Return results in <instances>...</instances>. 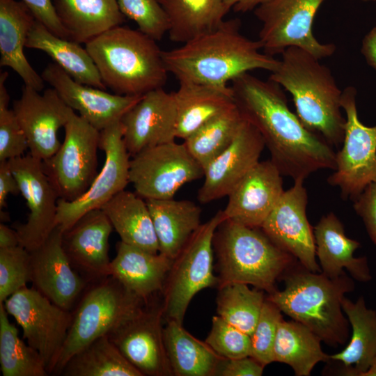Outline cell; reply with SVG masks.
Instances as JSON below:
<instances>
[{
  "label": "cell",
  "instance_id": "obj_46",
  "mask_svg": "<svg viewBox=\"0 0 376 376\" xmlns=\"http://www.w3.org/2000/svg\"><path fill=\"white\" fill-rule=\"evenodd\" d=\"M353 202L355 212L363 220L370 239L376 245V181L368 184Z\"/></svg>",
  "mask_w": 376,
  "mask_h": 376
},
{
  "label": "cell",
  "instance_id": "obj_41",
  "mask_svg": "<svg viewBox=\"0 0 376 376\" xmlns=\"http://www.w3.org/2000/svg\"><path fill=\"white\" fill-rule=\"evenodd\" d=\"M8 73L0 75V161L24 155L29 149L26 137L13 109H8L10 96L6 87Z\"/></svg>",
  "mask_w": 376,
  "mask_h": 376
},
{
  "label": "cell",
  "instance_id": "obj_18",
  "mask_svg": "<svg viewBox=\"0 0 376 376\" xmlns=\"http://www.w3.org/2000/svg\"><path fill=\"white\" fill-rule=\"evenodd\" d=\"M39 92L24 85L12 109L26 137L29 154L45 162L59 149L61 143L57 133L75 111L54 88L42 95Z\"/></svg>",
  "mask_w": 376,
  "mask_h": 376
},
{
  "label": "cell",
  "instance_id": "obj_39",
  "mask_svg": "<svg viewBox=\"0 0 376 376\" xmlns=\"http://www.w3.org/2000/svg\"><path fill=\"white\" fill-rule=\"evenodd\" d=\"M0 365L3 376L49 375L38 352L19 337L3 304H0Z\"/></svg>",
  "mask_w": 376,
  "mask_h": 376
},
{
  "label": "cell",
  "instance_id": "obj_54",
  "mask_svg": "<svg viewBox=\"0 0 376 376\" xmlns=\"http://www.w3.org/2000/svg\"><path fill=\"white\" fill-rule=\"evenodd\" d=\"M361 1H366V2L376 1V0H361Z\"/></svg>",
  "mask_w": 376,
  "mask_h": 376
},
{
  "label": "cell",
  "instance_id": "obj_24",
  "mask_svg": "<svg viewBox=\"0 0 376 376\" xmlns=\"http://www.w3.org/2000/svg\"><path fill=\"white\" fill-rule=\"evenodd\" d=\"M113 226L102 209L84 214L63 233V246L73 268L88 282L108 276Z\"/></svg>",
  "mask_w": 376,
  "mask_h": 376
},
{
  "label": "cell",
  "instance_id": "obj_27",
  "mask_svg": "<svg viewBox=\"0 0 376 376\" xmlns=\"http://www.w3.org/2000/svg\"><path fill=\"white\" fill-rule=\"evenodd\" d=\"M35 21L23 1L0 0V65L9 67L22 78L24 85L41 91L45 81L24 52Z\"/></svg>",
  "mask_w": 376,
  "mask_h": 376
},
{
  "label": "cell",
  "instance_id": "obj_22",
  "mask_svg": "<svg viewBox=\"0 0 376 376\" xmlns=\"http://www.w3.org/2000/svg\"><path fill=\"white\" fill-rule=\"evenodd\" d=\"M61 99L100 132L120 121L143 96L112 94L75 81L55 63L40 75Z\"/></svg>",
  "mask_w": 376,
  "mask_h": 376
},
{
  "label": "cell",
  "instance_id": "obj_6",
  "mask_svg": "<svg viewBox=\"0 0 376 376\" xmlns=\"http://www.w3.org/2000/svg\"><path fill=\"white\" fill-rule=\"evenodd\" d=\"M217 258L218 288L244 283L265 290H276L275 283L295 258L281 249L260 228L246 226L228 219L217 227L213 239Z\"/></svg>",
  "mask_w": 376,
  "mask_h": 376
},
{
  "label": "cell",
  "instance_id": "obj_51",
  "mask_svg": "<svg viewBox=\"0 0 376 376\" xmlns=\"http://www.w3.org/2000/svg\"><path fill=\"white\" fill-rule=\"evenodd\" d=\"M269 1L271 0H224V3L228 10L233 8L236 12L246 13L255 10Z\"/></svg>",
  "mask_w": 376,
  "mask_h": 376
},
{
  "label": "cell",
  "instance_id": "obj_33",
  "mask_svg": "<svg viewBox=\"0 0 376 376\" xmlns=\"http://www.w3.org/2000/svg\"><path fill=\"white\" fill-rule=\"evenodd\" d=\"M121 241L152 253L159 244L146 200L136 193L123 190L102 208Z\"/></svg>",
  "mask_w": 376,
  "mask_h": 376
},
{
  "label": "cell",
  "instance_id": "obj_42",
  "mask_svg": "<svg viewBox=\"0 0 376 376\" xmlns=\"http://www.w3.org/2000/svg\"><path fill=\"white\" fill-rule=\"evenodd\" d=\"M30 281V252L22 245L0 249V304Z\"/></svg>",
  "mask_w": 376,
  "mask_h": 376
},
{
  "label": "cell",
  "instance_id": "obj_2",
  "mask_svg": "<svg viewBox=\"0 0 376 376\" xmlns=\"http://www.w3.org/2000/svg\"><path fill=\"white\" fill-rule=\"evenodd\" d=\"M238 19L224 20L216 29L180 47L163 51L168 72L179 82L225 87L254 70L273 72L279 59L263 50L260 42L244 36Z\"/></svg>",
  "mask_w": 376,
  "mask_h": 376
},
{
  "label": "cell",
  "instance_id": "obj_25",
  "mask_svg": "<svg viewBox=\"0 0 376 376\" xmlns=\"http://www.w3.org/2000/svg\"><path fill=\"white\" fill-rule=\"evenodd\" d=\"M173 261L159 252H149L120 241L111 260L109 276L148 302L162 292Z\"/></svg>",
  "mask_w": 376,
  "mask_h": 376
},
{
  "label": "cell",
  "instance_id": "obj_15",
  "mask_svg": "<svg viewBox=\"0 0 376 376\" xmlns=\"http://www.w3.org/2000/svg\"><path fill=\"white\" fill-rule=\"evenodd\" d=\"M29 213L25 224L15 226L19 244L29 252L38 248L56 226L59 196L43 168L30 154L8 160Z\"/></svg>",
  "mask_w": 376,
  "mask_h": 376
},
{
  "label": "cell",
  "instance_id": "obj_21",
  "mask_svg": "<svg viewBox=\"0 0 376 376\" xmlns=\"http://www.w3.org/2000/svg\"><path fill=\"white\" fill-rule=\"evenodd\" d=\"M265 147L258 130L244 119L228 147L204 169V181L198 200L206 204L228 196L259 162Z\"/></svg>",
  "mask_w": 376,
  "mask_h": 376
},
{
  "label": "cell",
  "instance_id": "obj_28",
  "mask_svg": "<svg viewBox=\"0 0 376 376\" xmlns=\"http://www.w3.org/2000/svg\"><path fill=\"white\" fill-rule=\"evenodd\" d=\"M173 92L177 110L176 137L186 139L206 122L233 106L230 86L179 82Z\"/></svg>",
  "mask_w": 376,
  "mask_h": 376
},
{
  "label": "cell",
  "instance_id": "obj_11",
  "mask_svg": "<svg viewBox=\"0 0 376 376\" xmlns=\"http://www.w3.org/2000/svg\"><path fill=\"white\" fill-rule=\"evenodd\" d=\"M64 129L59 149L42 164L59 198L71 201L88 189L97 174L100 132L75 112Z\"/></svg>",
  "mask_w": 376,
  "mask_h": 376
},
{
  "label": "cell",
  "instance_id": "obj_9",
  "mask_svg": "<svg viewBox=\"0 0 376 376\" xmlns=\"http://www.w3.org/2000/svg\"><path fill=\"white\" fill-rule=\"evenodd\" d=\"M324 0H271L254 10L262 23L258 41L265 53L281 54L290 47L301 48L317 58L331 56L333 43H322L314 36V18Z\"/></svg>",
  "mask_w": 376,
  "mask_h": 376
},
{
  "label": "cell",
  "instance_id": "obj_4",
  "mask_svg": "<svg viewBox=\"0 0 376 376\" xmlns=\"http://www.w3.org/2000/svg\"><path fill=\"white\" fill-rule=\"evenodd\" d=\"M85 45L103 83L116 94L141 96L166 82L163 51L139 29L119 25Z\"/></svg>",
  "mask_w": 376,
  "mask_h": 376
},
{
  "label": "cell",
  "instance_id": "obj_31",
  "mask_svg": "<svg viewBox=\"0 0 376 376\" xmlns=\"http://www.w3.org/2000/svg\"><path fill=\"white\" fill-rule=\"evenodd\" d=\"M52 1L70 40L79 43L86 44L125 21L117 0Z\"/></svg>",
  "mask_w": 376,
  "mask_h": 376
},
{
  "label": "cell",
  "instance_id": "obj_16",
  "mask_svg": "<svg viewBox=\"0 0 376 376\" xmlns=\"http://www.w3.org/2000/svg\"><path fill=\"white\" fill-rule=\"evenodd\" d=\"M150 301L107 336L143 376L173 375L164 341L162 303Z\"/></svg>",
  "mask_w": 376,
  "mask_h": 376
},
{
  "label": "cell",
  "instance_id": "obj_50",
  "mask_svg": "<svg viewBox=\"0 0 376 376\" xmlns=\"http://www.w3.org/2000/svg\"><path fill=\"white\" fill-rule=\"evenodd\" d=\"M361 52L366 63L376 71V26L363 38Z\"/></svg>",
  "mask_w": 376,
  "mask_h": 376
},
{
  "label": "cell",
  "instance_id": "obj_47",
  "mask_svg": "<svg viewBox=\"0 0 376 376\" xmlns=\"http://www.w3.org/2000/svg\"><path fill=\"white\" fill-rule=\"evenodd\" d=\"M35 19L54 35L67 40L70 36L60 21L52 0H22Z\"/></svg>",
  "mask_w": 376,
  "mask_h": 376
},
{
  "label": "cell",
  "instance_id": "obj_35",
  "mask_svg": "<svg viewBox=\"0 0 376 376\" xmlns=\"http://www.w3.org/2000/svg\"><path fill=\"white\" fill-rule=\"evenodd\" d=\"M165 349L173 375L212 376L221 357L173 320L163 329Z\"/></svg>",
  "mask_w": 376,
  "mask_h": 376
},
{
  "label": "cell",
  "instance_id": "obj_37",
  "mask_svg": "<svg viewBox=\"0 0 376 376\" xmlns=\"http://www.w3.org/2000/svg\"><path fill=\"white\" fill-rule=\"evenodd\" d=\"M64 376H143L108 336H101L74 354L62 368Z\"/></svg>",
  "mask_w": 376,
  "mask_h": 376
},
{
  "label": "cell",
  "instance_id": "obj_5",
  "mask_svg": "<svg viewBox=\"0 0 376 376\" xmlns=\"http://www.w3.org/2000/svg\"><path fill=\"white\" fill-rule=\"evenodd\" d=\"M282 277L284 289L276 290L266 299L293 320L305 325L328 345L344 344L350 330L342 301L345 293L354 290L353 280L345 273L329 278L303 266L295 270L290 268Z\"/></svg>",
  "mask_w": 376,
  "mask_h": 376
},
{
  "label": "cell",
  "instance_id": "obj_45",
  "mask_svg": "<svg viewBox=\"0 0 376 376\" xmlns=\"http://www.w3.org/2000/svg\"><path fill=\"white\" fill-rule=\"evenodd\" d=\"M280 309L265 299L261 313L251 336V355L263 366L274 362L273 350L279 322L283 319Z\"/></svg>",
  "mask_w": 376,
  "mask_h": 376
},
{
  "label": "cell",
  "instance_id": "obj_53",
  "mask_svg": "<svg viewBox=\"0 0 376 376\" xmlns=\"http://www.w3.org/2000/svg\"><path fill=\"white\" fill-rule=\"evenodd\" d=\"M376 375V359L374 361L369 369L366 372L363 376Z\"/></svg>",
  "mask_w": 376,
  "mask_h": 376
},
{
  "label": "cell",
  "instance_id": "obj_7",
  "mask_svg": "<svg viewBox=\"0 0 376 376\" xmlns=\"http://www.w3.org/2000/svg\"><path fill=\"white\" fill-rule=\"evenodd\" d=\"M91 282L72 313L71 325L53 373L59 375L74 354L135 317L148 302L111 276Z\"/></svg>",
  "mask_w": 376,
  "mask_h": 376
},
{
  "label": "cell",
  "instance_id": "obj_43",
  "mask_svg": "<svg viewBox=\"0 0 376 376\" xmlns=\"http://www.w3.org/2000/svg\"><path fill=\"white\" fill-rule=\"evenodd\" d=\"M117 3L123 15L150 38L160 40L168 33L169 19L157 0H117Z\"/></svg>",
  "mask_w": 376,
  "mask_h": 376
},
{
  "label": "cell",
  "instance_id": "obj_23",
  "mask_svg": "<svg viewBox=\"0 0 376 376\" xmlns=\"http://www.w3.org/2000/svg\"><path fill=\"white\" fill-rule=\"evenodd\" d=\"M282 176L270 159L260 161L228 194L226 219L260 228L284 191Z\"/></svg>",
  "mask_w": 376,
  "mask_h": 376
},
{
  "label": "cell",
  "instance_id": "obj_38",
  "mask_svg": "<svg viewBox=\"0 0 376 376\" xmlns=\"http://www.w3.org/2000/svg\"><path fill=\"white\" fill-rule=\"evenodd\" d=\"M244 120L235 104L206 122L185 139L184 143L204 169L232 143Z\"/></svg>",
  "mask_w": 376,
  "mask_h": 376
},
{
  "label": "cell",
  "instance_id": "obj_8",
  "mask_svg": "<svg viewBox=\"0 0 376 376\" xmlns=\"http://www.w3.org/2000/svg\"><path fill=\"white\" fill-rule=\"evenodd\" d=\"M226 219L223 210L193 233L173 259L162 290L164 318L182 323L187 307L200 290L217 286L213 274V239L219 225Z\"/></svg>",
  "mask_w": 376,
  "mask_h": 376
},
{
  "label": "cell",
  "instance_id": "obj_52",
  "mask_svg": "<svg viewBox=\"0 0 376 376\" xmlns=\"http://www.w3.org/2000/svg\"><path fill=\"white\" fill-rule=\"evenodd\" d=\"M17 233L3 223L0 224V249H8L19 245Z\"/></svg>",
  "mask_w": 376,
  "mask_h": 376
},
{
  "label": "cell",
  "instance_id": "obj_3",
  "mask_svg": "<svg viewBox=\"0 0 376 376\" xmlns=\"http://www.w3.org/2000/svg\"><path fill=\"white\" fill-rule=\"evenodd\" d=\"M269 79L288 91L302 125L331 146L343 144L342 91L328 67L299 47L285 49Z\"/></svg>",
  "mask_w": 376,
  "mask_h": 376
},
{
  "label": "cell",
  "instance_id": "obj_29",
  "mask_svg": "<svg viewBox=\"0 0 376 376\" xmlns=\"http://www.w3.org/2000/svg\"><path fill=\"white\" fill-rule=\"evenodd\" d=\"M159 252L174 259L201 225V208L188 200L146 199Z\"/></svg>",
  "mask_w": 376,
  "mask_h": 376
},
{
  "label": "cell",
  "instance_id": "obj_49",
  "mask_svg": "<svg viewBox=\"0 0 376 376\" xmlns=\"http://www.w3.org/2000/svg\"><path fill=\"white\" fill-rule=\"evenodd\" d=\"M20 194L18 182L11 170L8 161H0V210L7 206L9 194Z\"/></svg>",
  "mask_w": 376,
  "mask_h": 376
},
{
  "label": "cell",
  "instance_id": "obj_1",
  "mask_svg": "<svg viewBox=\"0 0 376 376\" xmlns=\"http://www.w3.org/2000/svg\"><path fill=\"white\" fill-rule=\"evenodd\" d=\"M230 87L243 118L258 130L282 175L304 181L319 170L336 169V152L290 111L281 86L247 72Z\"/></svg>",
  "mask_w": 376,
  "mask_h": 376
},
{
  "label": "cell",
  "instance_id": "obj_20",
  "mask_svg": "<svg viewBox=\"0 0 376 376\" xmlns=\"http://www.w3.org/2000/svg\"><path fill=\"white\" fill-rule=\"evenodd\" d=\"M123 140L130 156L175 141L177 110L173 93L157 88L144 94L121 118Z\"/></svg>",
  "mask_w": 376,
  "mask_h": 376
},
{
  "label": "cell",
  "instance_id": "obj_13",
  "mask_svg": "<svg viewBox=\"0 0 376 376\" xmlns=\"http://www.w3.org/2000/svg\"><path fill=\"white\" fill-rule=\"evenodd\" d=\"M204 169L184 143L175 141L148 148L132 156L129 181L146 199L173 198L185 184L203 177Z\"/></svg>",
  "mask_w": 376,
  "mask_h": 376
},
{
  "label": "cell",
  "instance_id": "obj_14",
  "mask_svg": "<svg viewBox=\"0 0 376 376\" xmlns=\"http://www.w3.org/2000/svg\"><path fill=\"white\" fill-rule=\"evenodd\" d=\"M100 148L104 152V164L88 189L74 201L58 200L56 225L63 231L84 214L102 208L130 182V155L120 120L100 131Z\"/></svg>",
  "mask_w": 376,
  "mask_h": 376
},
{
  "label": "cell",
  "instance_id": "obj_32",
  "mask_svg": "<svg viewBox=\"0 0 376 376\" xmlns=\"http://www.w3.org/2000/svg\"><path fill=\"white\" fill-rule=\"evenodd\" d=\"M26 47L44 52L75 81L106 90L99 71L80 43L60 38L36 19L28 36Z\"/></svg>",
  "mask_w": 376,
  "mask_h": 376
},
{
  "label": "cell",
  "instance_id": "obj_12",
  "mask_svg": "<svg viewBox=\"0 0 376 376\" xmlns=\"http://www.w3.org/2000/svg\"><path fill=\"white\" fill-rule=\"evenodd\" d=\"M3 305L22 327L24 339L40 355L48 373L53 374L71 325L72 313L27 286L10 295Z\"/></svg>",
  "mask_w": 376,
  "mask_h": 376
},
{
  "label": "cell",
  "instance_id": "obj_30",
  "mask_svg": "<svg viewBox=\"0 0 376 376\" xmlns=\"http://www.w3.org/2000/svg\"><path fill=\"white\" fill-rule=\"evenodd\" d=\"M342 308L352 336L347 347L329 359L342 363L343 375L363 376L376 359V311L366 307L363 296L356 302L344 297Z\"/></svg>",
  "mask_w": 376,
  "mask_h": 376
},
{
  "label": "cell",
  "instance_id": "obj_10",
  "mask_svg": "<svg viewBox=\"0 0 376 376\" xmlns=\"http://www.w3.org/2000/svg\"><path fill=\"white\" fill-rule=\"evenodd\" d=\"M340 104L345 113L344 139L327 182L340 188L343 200L354 201L368 184L376 181V125L366 126L359 120L354 86L342 91Z\"/></svg>",
  "mask_w": 376,
  "mask_h": 376
},
{
  "label": "cell",
  "instance_id": "obj_17",
  "mask_svg": "<svg viewBox=\"0 0 376 376\" xmlns=\"http://www.w3.org/2000/svg\"><path fill=\"white\" fill-rule=\"evenodd\" d=\"M284 191L260 228L281 249L290 253L301 266L321 272L316 261L313 228L310 225L306 207L308 194L303 180L294 181Z\"/></svg>",
  "mask_w": 376,
  "mask_h": 376
},
{
  "label": "cell",
  "instance_id": "obj_19",
  "mask_svg": "<svg viewBox=\"0 0 376 376\" xmlns=\"http://www.w3.org/2000/svg\"><path fill=\"white\" fill-rule=\"evenodd\" d=\"M63 233L56 226L42 245L30 252V281L54 304L70 311L88 281L70 263L63 246Z\"/></svg>",
  "mask_w": 376,
  "mask_h": 376
},
{
  "label": "cell",
  "instance_id": "obj_34",
  "mask_svg": "<svg viewBox=\"0 0 376 376\" xmlns=\"http://www.w3.org/2000/svg\"><path fill=\"white\" fill-rule=\"evenodd\" d=\"M169 19V39L184 44L218 28L229 11L224 0H157Z\"/></svg>",
  "mask_w": 376,
  "mask_h": 376
},
{
  "label": "cell",
  "instance_id": "obj_48",
  "mask_svg": "<svg viewBox=\"0 0 376 376\" xmlns=\"http://www.w3.org/2000/svg\"><path fill=\"white\" fill-rule=\"evenodd\" d=\"M263 366L252 357L238 359L221 358L215 375L219 376H260Z\"/></svg>",
  "mask_w": 376,
  "mask_h": 376
},
{
  "label": "cell",
  "instance_id": "obj_36",
  "mask_svg": "<svg viewBox=\"0 0 376 376\" xmlns=\"http://www.w3.org/2000/svg\"><path fill=\"white\" fill-rule=\"evenodd\" d=\"M321 340L305 325L282 319L278 325L273 350V361L289 365L297 376H308L320 361H327Z\"/></svg>",
  "mask_w": 376,
  "mask_h": 376
},
{
  "label": "cell",
  "instance_id": "obj_40",
  "mask_svg": "<svg viewBox=\"0 0 376 376\" xmlns=\"http://www.w3.org/2000/svg\"><path fill=\"white\" fill-rule=\"evenodd\" d=\"M217 311L224 320L251 336L265 300L263 290H251L244 283L219 288Z\"/></svg>",
  "mask_w": 376,
  "mask_h": 376
},
{
  "label": "cell",
  "instance_id": "obj_44",
  "mask_svg": "<svg viewBox=\"0 0 376 376\" xmlns=\"http://www.w3.org/2000/svg\"><path fill=\"white\" fill-rule=\"evenodd\" d=\"M205 342L222 358L238 359L251 355V336L219 315L213 317L212 329Z\"/></svg>",
  "mask_w": 376,
  "mask_h": 376
},
{
  "label": "cell",
  "instance_id": "obj_26",
  "mask_svg": "<svg viewBox=\"0 0 376 376\" xmlns=\"http://www.w3.org/2000/svg\"><path fill=\"white\" fill-rule=\"evenodd\" d=\"M313 234L321 272L329 278H336L346 269L358 281L371 280L367 258L354 256L360 243L347 237L343 224L334 212L320 218L313 228Z\"/></svg>",
  "mask_w": 376,
  "mask_h": 376
}]
</instances>
